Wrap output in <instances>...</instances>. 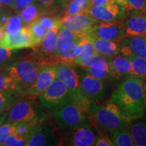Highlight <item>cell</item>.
<instances>
[{"instance_id":"cell-1","label":"cell","mask_w":146,"mask_h":146,"mask_svg":"<svg viewBox=\"0 0 146 146\" xmlns=\"http://www.w3.org/2000/svg\"><path fill=\"white\" fill-rule=\"evenodd\" d=\"M109 101L117 106L130 121L141 118L146 108L143 80L137 77L124 78L113 91Z\"/></svg>"},{"instance_id":"cell-2","label":"cell","mask_w":146,"mask_h":146,"mask_svg":"<svg viewBox=\"0 0 146 146\" xmlns=\"http://www.w3.org/2000/svg\"><path fill=\"white\" fill-rule=\"evenodd\" d=\"M92 100L85 96L71 98L57 110L52 117L56 120L60 131L85 123L88 120Z\"/></svg>"},{"instance_id":"cell-3","label":"cell","mask_w":146,"mask_h":146,"mask_svg":"<svg viewBox=\"0 0 146 146\" xmlns=\"http://www.w3.org/2000/svg\"><path fill=\"white\" fill-rule=\"evenodd\" d=\"M88 120L102 130L110 133L120 128L126 127L131 123L125 117L119 108L108 101L103 106L94 102L88 114Z\"/></svg>"},{"instance_id":"cell-4","label":"cell","mask_w":146,"mask_h":146,"mask_svg":"<svg viewBox=\"0 0 146 146\" xmlns=\"http://www.w3.org/2000/svg\"><path fill=\"white\" fill-rule=\"evenodd\" d=\"M41 65L32 58L18 59L0 69L11 76L17 85L18 93L25 97L35 81Z\"/></svg>"},{"instance_id":"cell-5","label":"cell","mask_w":146,"mask_h":146,"mask_svg":"<svg viewBox=\"0 0 146 146\" xmlns=\"http://www.w3.org/2000/svg\"><path fill=\"white\" fill-rule=\"evenodd\" d=\"M46 118L47 113L36 106L32 99L23 98L8 110L4 123H41Z\"/></svg>"},{"instance_id":"cell-6","label":"cell","mask_w":146,"mask_h":146,"mask_svg":"<svg viewBox=\"0 0 146 146\" xmlns=\"http://www.w3.org/2000/svg\"><path fill=\"white\" fill-rule=\"evenodd\" d=\"M71 94L65 84L57 78L38 96L41 108L52 116L57 110L71 99Z\"/></svg>"},{"instance_id":"cell-7","label":"cell","mask_w":146,"mask_h":146,"mask_svg":"<svg viewBox=\"0 0 146 146\" xmlns=\"http://www.w3.org/2000/svg\"><path fill=\"white\" fill-rule=\"evenodd\" d=\"M62 145L72 146L94 145L96 135L89 120L62 131Z\"/></svg>"},{"instance_id":"cell-8","label":"cell","mask_w":146,"mask_h":146,"mask_svg":"<svg viewBox=\"0 0 146 146\" xmlns=\"http://www.w3.org/2000/svg\"><path fill=\"white\" fill-rule=\"evenodd\" d=\"M80 76L82 92L93 102H102L108 94L110 85L108 79L97 78L86 72Z\"/></svg>"},{"instance_id":"cell-9","label":"cell","mask_w":146,"mask_h":146,"mask_svg":"<svg viewBox=\"0 0 146 146\" xmlns=\"http://www.w3.org/2000/svg\"><path fill=\"white\" fill-rule=\"evenodd\" d=\"M98 21L86 12L71 15H64L60 18V25L67 30L77 33L82 36H87L91 33L93 25Z\"/></svg>"},{"instance_id":"cell-10","label":"cell","mask_w":146,"mask_h":146,"mask_svg":"<svg viewBox=\"0 0 146 146\" xmlns=\"http://www.w3.org/2000/svg\"><path fill=\"white\" fill-rule=\"evenodd\" d=\"M122 21L125 36H146V11L129 9Z\"/></svg>"},{"instance_id":"cell-11","label":"cell","mask_w":146,"mask_h":146,"mask_svg":"<svg viewBox=\"0 0 146 146\" xmlns=\"http://www.w3.org/2000/svg\"><path fill=\"white\" fill-rule=\"evenodd\" d=\"M56 78L65 84L71 94V98L83 96L80 85V76L70 64H56Z\"/></svg>"},{"instance_id":"cell-12","label":"cell","mask_w":146,"mask_h":146,"mask_svg":"<svg viewBox=\"0 0 146 146\" xmlns=\"http://www.w3.org/2000/svg\"><path fill=\"white\" fill-rule=\"evenodd\" d=\"M127 9L119 3L89 6L86 13L98 21L115 22L120 21L125 16Z\"/></svg>"},{"instance_id":"cell-13","label":"cell","mask_w":146,"mask_h":146,"mask_svg":"<svg viewBox=\"0 0 146 146\" xmlns=\"http://www.w3.org/2000/svg\"><path fill=\"white\" fill-rule=\"evenodd\" d=\"M91 33L96 37L117 42L125 37L122 20L115 22L97 21L93 25Z\"/></svg>"},{"instance_id":"cell-14","label":"cell","mask_w":146,"mask_h":146,"mask_svg":"<svg viewBox=\"0 0 146 146\" xmlns=\"http://www.w3.org/2000/svg\"><path fill=\"white\" fill-rule=\"evenodd\" d=\"M56 78V64H42L40 67L35 81L25 97L30 99L37 98Z\"/></svg>"},{"instance_id":"cell-15","label":"cell","mask_w":146,"mask_h":146,"mask_svg":"<svg viewBox=\"0 0 146 146\" xmlns=\"http://www.w3.org/2000/svg\"><path fill=\"white\" fill-rule=\"evenodd\" d=\"M57 138L50 123L45 120L36 128L29 137L26 146L58 145Z\"/></svg>"},{"instance_id":"cell-16","label":"cell","mask_w":146,"mask_h":146,"mask_svg":"<svg viewBox=\"0 0 146 146\" xmlns=\"http://www.w3.org/2000/svg\"><path fill=\"white\" fill-rule=\"evenodd\" d=\"M119 45L122 56L146 58V36H125L119 41Z\"/></svg>"},{"instance_id":"cell-17","label":"cell","mask_w":146,"mask_h":146,"mask_svg":"<svg viewBox=\"0 0 146 146\" xmlns=\"http://www.w3.org/2000/svg\"><path fill=\"white\" fill-rule=\"evenodd\" d=\"M110 79L112 81L127 77H133L132 63L129 58L122 55L113 56L111 58L110 62Z\"/></svg>"},{"instance_id":"cell-18","label":"cell","mask_w":146,"mask_h":146,"mask_svg":"<svg viewBox=\"0 0 146 146\" xmlns=\"http://www.w3.org/2000/svg\"><path fill=\"white\" fill-rule=\"evenodd\" d=\"M1 41L3 47H8L12 50H23L31 47V42L27 26H23L19 32L14 35L5 34Z\"/></svg>"},{"instance_id":"cell-19","label":"cell","mask_w":146,"mask_h":146,"mask_svg":"<svg viewBox=\"0 0 146 146\" xmlns=\"http://www.w3.org/2000/svg\"><path fill=\"white\" fill-rule=\"evenodd\" d=\"M79 41L68 42L58 47L56 53V64L72 63L73 60L80 55Z\"/></svg>"},{"instance_id":"cell-20","label":"cell","mask_w":146,"mask_h":146,"mask_svg":"<svg viewBox=\"0 0 146 146\" xmlns=\"http://www.w3.org/2000/svg\"><path fill=\"white\" fill-rule=\"evenodd\" d=\"M92 43L97 54L102 56L112 58L120 53L119 42L100 39L93 35Z\"/></svg>"},{"instance_id":"cell-21","label":"cell","mask_w":146,"mask_h":146,"mask_svg":"<svg viewBox=\"0 0 146 146\" xmlns=\"http://www.w3.org/2000/svg\"><path fill=\"white\" fill-rule=\"evenodd\" d=\"M111 58L100 54H91L76 58L72 61L74 64L84 67H94L98 68H107L110 67Z\"/></svg>"},{"instance_id":"cell-22","label":"cell","mask_w":146,"mask_h":146,"mask_svg":"<svg viewBox=\"0 0 146 146\" xmlns=\"http://www.w3.org/2000/svg\"><path fill=\"white\" fill-rule=\"evenodd\" d=\"M45 14H51L44 7L36 2H34L23 10L18 11V15L21 18L23 26H27L33 21Z\"/></svg>"},{"instance_id":"cell-23","label":"cell","mask_w":146,"mask_h":146,"mask_svg":"<svg viewBox=\"0 0 146 146\" xmlns=\"http://www.w3.org/2000/svg\"><path fill=\"white\" fill-rule=\"evenodd\" d=\"M129 126V131L132 137L134 145L146 146V120L139 118L133 120Z\"/></svg>"},{"instance_id":"cell-24","label":"cell","mask_w":146,"mask_h":146,"mask_svg":"<svg viewBox=\"0 0 146 146\" xmlns=\"http://www.w3.org/2000/svg\"><path fill=\"white\" fill-rule=\"evenodd\" d=\"M25 98L14 91H0V114L8 111L14 104Z\"/></svg>"},{"instance_id":"cell-25","label":"cell","mask_w":146,"mask_h":146,"mask_svg":"<svg viewBox=\"0 0 146 146\" xmlns=\"http://www.w3.org/2000/svg\"><path fill=\"white\" fill-rule=\"evenodd\" d=\"M27 27L30 36L31 47L36 48L41 43L47 31L43 28L37 19L29 24Z\"/></svg>"},{"instance_id":"cell-26","label":"cell","mask_w":146,"mask_h":146,"mask_svg":"<svg viewBox=\"0 0 146 146\" xmlns=\"http://www.w3.org/2000/svg\"><path fill=\"white\" fill-rule=\"evenodd\" d=\"M127 127L120 128L112 133V141L116 146H134L132 137Z\"/></svg>"},{"instance_id":"cell-27","label":"cell","mask_w":146,"mask_h":146,"mask_svg":"<svg viewBox=\"0 0 146 146\" xmlns=\"http://www.w3.org/2000/svg\"><path fill=\"white\" fill-rule=\"evenodd\" d=\"M91 0H70L64 7V15L86 12L90 6Z\"/></svg>"},{"instance_id":"cell-28","label":"cell","mask_w":146,"mask_h":146,"mask_svg":"<svg viewBox=\"0 0 146 146\" xmlns=\"http://www.w3.org/2000/svg\"><path fill=\"white\" fill-rule=\"evenodd\" d=\"M23 23L18 14L9 16L8 20L3 25L5 34L9 35H14L16 34L23 28Z\"/></svg>"},{"instance_id":"cell-29","label":"cell","mask_w":146,"mask_h":146,"mask_svg":"<svg viewBox=\"0 0 146 146\" xmlns=\"http://www.w3.org/2000/svg\"><path fill=\"white\" fill-rule=\"evenodd\" d=\"M128 58L132 63L133 77L146 79V58L139 57H130Z\"/></svg>"},{"instance_id":"cell-30","label":"cell","mask_w":146,"mask_h":146,"mask_svg":"<svg viewBox=\"0 0 146 146\" xmlns=\"http://www.w3.org/2000/svg\"><path fill=\"white\" fill-rule=\"evenodd\" d=\"M21 50H12L8 47H0V68H3L8 64L18 60V56Z\"/></svg>"},{"instance_id":"cell-31","label":"cell","mask_w":146,"mask_h":146,"mask_svg":"<svg viewBox=\"0 0 146 146\" xmlns=\"http://www.w3.org/2000/svg\"><path fill=\"white\" fill-rule=\"evenodd\" d=\"M21 123H3L0 125V146H3L5 141L12 135L16 134L19 131Z\"/></svg>"},{"instance_id":"cell-32","label":"cell","mask_w":146,"mask_h":146,"mask_svg":"<svg viewBox=\"0 0 146 146\" xmlns=\"http://www.w3.org/2000/svg\"><path fill=\"white\" fill-rule=\"evenodd\" d=\"M83 37H84V36H82L77 33L67 30V29H64L60 25V28L58 35L57 48L66 43H68V42L70 41H77V40H80Z\"/></svg>"},{"instance_id":"cell-33","label":"cell","mask_w":146,"mask_h":146,"mask_svg":"<svg viewBox=\"0 0 146 146\" xmlns=\"http://www.w3.org/2000/svg\"><path fill=\"white\" fill-rule=\"evenodd\" d=\"M10 90L18 92L17 85L14 80L8 73L0 69V91Z\"/></svg>"},{"instance_id":"cell-34","label":"cell","mask_w":146,"mask_h":146,"mask_svg":"<svg viewBox=\"0 0 146 146\" xmlns=\"http://www.w3.org/2000/svg\"><path fill=\"white\" fill-rule=\"evenodd\" d=\"M31 135L21 133L12 135L5 141L3 146H23L26 145L29 137Z\"/></svg>"},{"instance_id":"cell-35","label":"cell","mask_w":146,"mask_h":146,"mask_svg":"<svg viewBox=\"0 0 146 146\" xmlns=\"http://www.w3.org/2000/svg\"><path fill=\"white\" fill-rule=\"evenodd\" d=\"M38 21L47 31L60 23V17L56 14H45L38 18Z\"/></svg>"},{"instance_id":"cell-36","label":"cell","mask_w":146,"mask_h":146,"mask_svg":"<svg viewBox=\"0 0 146 146\" xmlns=\"http://www.w3.org/2000/svg\"><path fill=\"white\" fill-rule=\"evenodd\" d=\"M35 1L44 7L47 10L53 14H56L59 9L63 8L61 0H35Z\"/></svg>"},{"instance_id":"cell-37","label":"cell","mask_w":146,"mask_h":146,"mask_svg":"<svg viewBox=\"0 0 146 146\" xmlns=\"http://www.w3.org/2000/svg\"><path fill=\"white\" fill-rule=\"evenodd\" d=\"M84 70L92 76L97 78H102V79L109 80L110 78V67L107 68H98L94 67H84Z\"/></svg>"},{"instance_id":"cell-38","label":"cell","mask_w":146,"mask_h":146,"mask_svg":"<svg viewBox=\"0 0 146 146\" xmlns=\"http://www.w3.org/2000/svg\"><path fill=\"white\" fill-rule=\"evenodd\" d=\"M127 10H134L146 11V0H125Z\"/></svg>"},{"instance_id":"cell-39","label":"cell","mask_w":146,"mask_h":146,"mask_svg":"<svg viewBox=\"0 0 146 146\" xmlns=\"http://www.w3.org/2000/svg\"><path fill=\"white\" fill-rule=\"evenodd\" d=\"M119 3L127 8L125 0H91L90 6H96V5H103L110 4V3Z\"/></svg>"},{"instance_id":"cell-40","label":"cell","mask_w":146,"mask_h":146,"mask_svg":"<svg viewBox=\"0 0 146 146\" xmlns=\"http://www.w3.org/2000/svg\"><path fill=\"white\" fill-rule=\"evenodd\" d=\"M34 2H35V0H14L12 9L15 11H20Z\"/></svg>"},{"instance_id":"cell-41","label":"cell","mask_w":146,"mask_h":146,"mask_svg":"<svg viewBox=\"0 0 146 146\" xmlns=\"http://www.w3.org/2000/svg\"><path fill=\"white\" fill-rule=\"evenodd\" d=\"M95 146H114L112 140L106 136L102 135L97 137L94 144Z\"/></svg>"},{"instance_id":"cell-42","label":"cell","mask_w":146,"mask_h":146,"mask_svg":"<svg viewBox=\"0 0 146 146\" xmlns=\"http://www.w3.org/2000/svg\"><path fill=\"white\" fill-rule=\"evenodd\" d=\"M13 1L14 0H0V4H1L5 8H10L12 9Z\"/></svg>"},{"instance_id":"cell-43","label":"cell","mask_w":146,"mask_h":146,"mask_svg":"<svg viewBox=\"0 0 146 146\" xmlns=\"http://www.w3.org/2000/svg\"><path fill=\"white\" fill-rule=\"evenodd\" d=\"M5 35V31L3 25H0V41H2Z\"/></svg>"},{"instance_id":"cell-44","label":"cell","mask_w":146,"mask_h":146,"mask_svg":"<svg viewBox=\"0 0 146 146\" xmlns=\"http://www.w3.org/2000/svg\"><path fill=\"white\" fill-rule=\"evenodd\" d=\"M7 112H8V111H6V112H3L2 114H0V125H1L2 123H4L5 117H6Z\"/></svg>"},{"instance_id":"cell-45","label":"cell","mask_w":146,"mask_h":146,"mask_svg":"<svg viewBox=\"0 0 146 146\" xmlns=\"http://www.w3.org/2000/svg\"><path fill=\"white\" fill-rule=\"evenodd\" d=\"M70 1V0H61L62 4V6H63V8H64L66 5H67V3H68Z\"/></svg>"},{"instance_id":"cell-46","label":"cell","mask_w":146,"mask_h":146,"mask_svg":"<svg viewBox=\"0 0 146 146\" xmlns=\"http://www.w3.org/2000/svg\"><path fill=\"white\" fill-rule=\"evenodd\" d=\"M5 12H7L6 11H4V12H0V25H1V18H2V16L3 14H4Z\"/></svg>"},{"instance_id":"cell-47","label":"cell","mask_w":146,"mask_h":146,"mask_svg":"<svg viewBox=\"0 0 146 146\" xmlns=\"http://www.w3.org/2000/svg\"><path fill=\"white\" fill-rule=\"evenodd\" d=\"M4 11H6V8L0 4V12H4Z\"/></svg>"},{"instance_id":"cell-48","label":"cell","mask_w":146,"mask_h":146,"mask_svg":"<svg viewBox=\"0 0 146 146\" xmlns=\"http://www.w3.org/2000/svg\"><path fill=\"white\" fill-rule=\"evenodd\" d=\"M3 47V43H2V41H0V47Z\"/></svg>"},{"instance_id":"cell-49","label":"cell","mask_w":146,"mask_h":146,"mask_svg":"<svg viewBox=\"0 0 146 146\" xmlns=\"http://www.w3.org/2000/svg\"><path fill=\"white\" fill-rule=\"evenodd\" d=\"M143 85H144V89H145V94H146V84H145L143 83Z\"/></svg>"}]
</instances>
